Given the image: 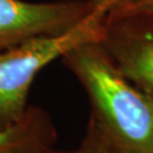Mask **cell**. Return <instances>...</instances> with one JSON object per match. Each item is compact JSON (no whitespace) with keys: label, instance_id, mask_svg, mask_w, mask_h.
Instances as JSON below:
<instances>
[{"label":"cell","instance_id":"cell-1","mask_svg":"<svg viewBox=\"0 0 153 153\" xmlns=\"http://www.w3.org/2000/svg\"><path fill=\"white\" fill-rule=\"evenodd\" d=\"M62 59L93 107L91 119L123 153H153V99L128 81L99 42L81 44Z\"/></svg>","mask_w":153,"mask_h":153},{"label":"cell","instance_id":"cell-9","mask_svg":"<svg viewBox=\"0 0 153 153\" xmlns=\"http://www.w3.org/2000/svg\"><path fill=\"white\" fill-rule=\"evenodd\" d=\"M41 153H64V152H53V151H51V150H48V151H45V152H41ZM67 153H81V152H79V150H78L76 152H67Z\"/></svg>","mask_w":153,"mask_h":153},{"label":"cell","instance_id":"cell-4","mask_svg":"<svg viewBox=\"0 0 153 153\" xmlns=\"http://www.w3.org/2000/svg\"><path fill=\"white\" fill-rule=\"evenodd\" d=\"M91 10L92 4L84 1L0 0V51L30 39L65 32Z\"/></svg>","mask_w":153,"mask_h":153},{"label":"cell","instance_id":"cell-3","mask_svg":"<svg viewBox=\"0 0 153 153\" xmlns=\"http://www.w3.org/2000/svg\"><path fill=\"white\" fill-rule=\"evenodd\" d=\"M99 44L121 74L153 99V18L105 16Z\"/></svg>","mask_w":153,"mask_h":153},{"label":"cell","instance_id":"cell-5","mask_svg":"<svg viewBox=\"0 0 153 153\" xmlns=\"http://www.w3.org/2000/svg\"><path fill=\"white\" fill-rule=\"evenodd\" d=\"M56 131L40 109H27L19 121L0 128V153H41L51 150Z\"/></svg>","mask_w":153,"mask_h":153},{"label":"cell","instance_id":"cell-7","mask_svg":"<svg viewBox=\"0 0 153 153\" xmlns=\"http://www.w3.org/2000/svg\"><path fill=\"white\" fill-rule=\"evenodd\" d=\"M81 153H123L114 146L97 124L91 119L86 137L79 149Z\"/></svg>","mask_w":153,"mask_h":153},{"label":"cell","instance_id":"cell-8","mask_svg":"<svg viewBox=\"0 0 153 153\" xmlns=\"http://www.w3.org/2000/svg\"><path fill=\"white\" fill-rule=\"evenodd\" d=\"M116 0H93L92 2V7L93 8H98V9H101L103 10L104 13H107L108 8L110 6L115 2Z\"/></svg>","mask_w":153,"mask_h":153},{"label":"cell","instance_id":"cell-6","mask_svg":"<svg viewBox=\"0 0 153 153\" xmlns=\"http://www.w3.org/2000/svg\"><path fill=\"white\" fill-rule=\"evenodd\" d=\"M105 16H145L153 18V0H116L108 8Z\"/></svg>","mask_w":153,"mask_h":153},{"label":"cell","instance_id":"cell-2","mask_svg":"<svg viewBox=\"0 0 153 153\" xmlns=\"http://www.w3.org/2000/svg\"><path fill=\"white\" fill-rule=\"evenodd\" d=\"M105 13L93 8L65 32L30 39L0 51V128L22 119L28 90L39 71L81 44L99 42Z\"/></svg>","mask_w":153,"mask_h":153}]
</instances>
